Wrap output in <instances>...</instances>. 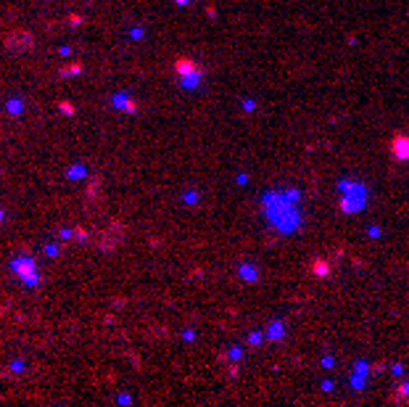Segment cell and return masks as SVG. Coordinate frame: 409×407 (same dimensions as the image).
<instances>
[{
  "label": "cell",
  "instance_id": "obj_1",
  "mask_svg": "<svg viewBox=\"0 0 409 407\" xmlns=\"http://www.w3.org/2000/svg\"><path fill=\"white\" fill-rule=\"evenodd\" d=\"M3 45H5V50H11V53H27V50L35 48V37H32V32H27V29H13V32H8L3 37Z\"/></svg>",
  "mask_w": 409,
  "mask_h": 407
},
{
  "label": "cell",
  "instance_id": "obj_2",
  "mask_svg": "<svg viewBox=\"0 0 409 407\" xmlns=\"http://www.w3.org/2000/svg\"><path fill=\"white\" fill-rule=\"evenodd\" d=\"M80 72V64H72V66H64L61 69V77H72V74H77Z\"/></svg>",
  "mask_w": 409,
  "mask_h": 407
},
{
  "label": "cell",
  "instance_id": "obj_3",
  "mask_svg": "<svg viewBox=\"0 0 409 407\" xmlns=\"http://www.w3.org/2000/svg\"><path fill=\"white\" fill-rule=\"evenodd\" d=\"M61 111H64V114H72L74 109H72V106H69V103H61Z\"/></svg>",
  "mask_w": 409,
  "mask_h": 407
},
{
  "label": "cell",
  "instance_id": "obj_4",
  "mask_svg": "<svg viewBox=\"0 0 409 407\" xmlns=\"http://www.w3.org/2000/svg\"><path fill=\"white\" fill-rule=\"evenodd\" d=\"M0 315H3V304H0Z\"/></svg>",
  "mask_w": 409,
  "mask_h": 407
}]
</instances>
